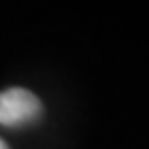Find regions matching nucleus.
Segmentation results:
<instances>
[{
	"instance_id": "obj_1",
	"label": "nucleus",
	"mask_w": 149,
	"mask_h": 149,
	"mask_svg": "<svg viewBox=\"0 0 149 149\" xmlns=\"http://www.w3.org/2000/svg\"><path fill=\"white\" fill-rule=\"evenodd\" d=\"M43 115V104L25 88H7L0 92V126L25 127Z\"/></svg>"
},
{
	"instance_id": "obj_2",
	"label": "nucleus",
	"mask_w": 149,
	"mask_h": 149,
	"mask_svg": "<svg viewBox=\"0 0 149 149\" xmlns=\"http://www.w3.org/2000/svg\"><path fill=\"white\" fill-rule=\"evenodd\" d=\"M0 149H9V146H7V144L2 140V138H0Z\"/></svg>"
}]
</instances>
